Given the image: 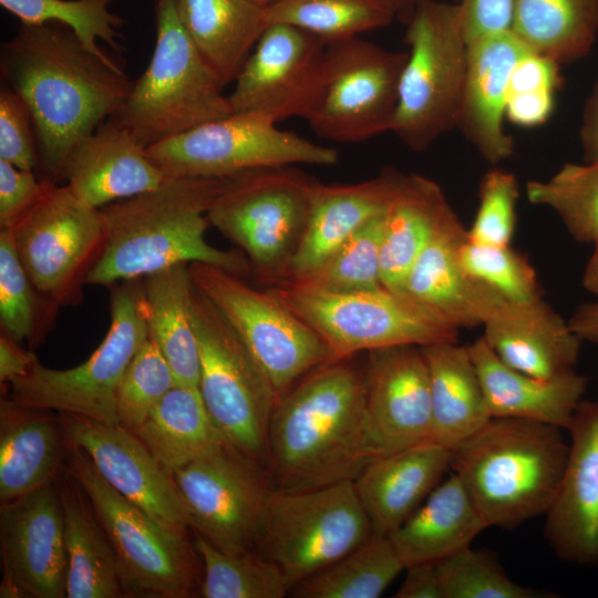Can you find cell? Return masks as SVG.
<instances>
[{"instance_id":"obj_2","label":"cell","mask_w":598,"mask_h":598,"mask_svg":"<svg viewBox=\"0 0 598 598\" xmlns=\"http://www.w3.org/2000/svg\"><path fill=\"white\" fill-rule=\"evenodd\" d=\"M350 359L315 369L278 400L265 468L274 489L295 492L354 481L372 461L363 369Z\"/></svg>"},{"instance_id":"obj_51","label":"cell","mask_w":598,"mask_h":598,"mask_svg":"<svg viewBox=\"0 0 598 598\" xmlns=\"http://www.w3.org/2000/svg\"><path fill=\"white\" fill-rule=\"evenodd\" d=\"M33 171L0 159V228H13L40 200L50 184Z\"/></svg>"},{"instance_id":"obj_1","label":"cell","mask_w":598,"mask_h":598,"mask_svg":"<svg viewBox=\"0 0 598 598\" xmlns=\"http://www.w3.org/2000/svg\"><path fill=\"white\" fill-rule=\"evenodd\" d=\"M0 70L32 115L41 178L55 184L71 151L116 113L134 82L111 56L53 22L21 23L1 43Z\"/></svg>"},{"instance_id":"obj_25","label":"cell","mask_w":598,"mask_h":598,"mask_svg":"<svg viewBox=\"0 0 598 598\" xmlns=\"http://www.w3.org/2000/svg\"><path fill=\"white\" fill-rule=\"evenodd\" d=\"M468 44L467 70L457 126L482 157L496 166L514 155L504 130L508 83L518 60L529 51L512 31Z\"/></svg>"},{"instance_id":"obj_44","label":"cell","mask_w":598,"mask_h":598,"mask_svg":"<svg viewBox=\"0 0 598 598\" xmlns=\"http://www.w3.org/2000/svg\"><path fill=\"white\" fill-rule=\"evenodd\" d=\"M385 212L360 228L317 268L296 280L282 282L326 292L383 288L380 251Z\"/></svg>"},{"instance_id":"obj_21","label":"cell","mask_w":598,"mask_h":598,"mask_svg":"<svg viewBox=\"0 0 598 598\" xmlns=\"http://www.w3.org/2000/svg\"><path fill=\"white\" fill-rule=\"evenodd\" d=\"M363 374L372 460L431 441L430 377L421 347L368 351Z\"/></svg>"},{"instance_id":"obj_22","label":"cell","mask_w":598,"mask_h":598,"mask_svg":"<svg viewBox=\"0 0 598 598\" xmlns=\"http://www.w3.org/2000/svg\"><path fill=\"white\" fill-rule=\"evenodd\" d=\"M567 431L568 457L544 536L560 559L598 567V402L582 400Z\"/></svg>"},{"instance_id":"obj_29","label":"cell","mask_w":598,"mask_h":598,"mask_svg":"<svg viewBox=\"0 0 598 598\" xmlns=\"http://www.w3.org/2000/svg\"><path fill=\"white\" fill-rule=\"evenodd\" d=\"M492 417L533 420L567 430L589 379L576 370L537 378L503 362L480 337L467 344Z\"/></svg>"},{"instance_id":"obj_34","label":"cell","mask_w":598,"mask_h":598,"mask_svg":"<svg viewBox=\"0 0 598 598\" xmlns=\"http://www.w3.org/2000/svg\"><path fill=\"white\" fill-rule=\"evenodd\" d=\"M451 205L434 181L406 174L384 214L380 281L384 289L404 293L408 276Z\"/></svg>"},{"instance_id":"obj_7","label":"cell","mask_w":598,"mask_h":598,"mask_svg":"<svg viewBox=\"0 0 598 598\" xmlns=\"http://www.w3.org/2000/svg\"><path fill=\"white\" fill-rule=\"evenodd\" d=\"M268 290L324 341L333 361L361 351L458 341V329L405 293L326 292L288 282Z\"/></svg>"},{"instance_id":"obj_60","label":"cell","mask_w":598,"mask_h":598,"mask_svg":"<svg viewBox=\"0 0 598 598\" xmlns=\"http://www.w3.org/2000/svg\"><path fill=\"white\" fill-rule=\"evenodd\" d=\"M403 6L404 8L408 6V4H414V2L416 0H399ZM453 2H458L460 0H452Z\"/></svg>"},{"instance_id":"obj_59","label":"cell","mask_w":598,"mask_h":598,"mask_svg":"<svg viewBox=\"0 0 598 598\" xmlns=\"http://www.w3.org/2000/svg\"><path fill=\"white\" fill-rule=\"evenodd\" d=\"M257 1L264 3L265 6H271V4L285 1V0H257Z\"/></svg>"},{"instance_id":"obj_17","label":"cell","mask_w":598,"mask_h":598,"mask_svg":"<svg viewBox=\"0 0 598 598\" xmlns=\"http://www.w3.org/2000/svg\"><path fill=\"white\" fill-rule=\"evenodd\" d=\"M172 474L193 530L229 554L255 550L274 489L265 468L225 443Z\"/></svg>"},{"instance_id":"obj_20","label":"cell","mask_w":598,"mask_h":598,"mask_svg":"<svg viewBox=\"0 0 598 598\" xmlns=\"http://www.w3.org/2000/svg\"><path fill=\"white\" fill-rule=\"evenodd\" d=\"M0 546V597H66L64 516L52 482L1 504Z\"/></svg>"},{"instance_id":"obj_9","label":"cell","mask_w":598,"mask_h":598,"mask_svg":"<svg viewBox=\"0 0 598 598\" xmlns=\"http://www.w3.org/2000/svg\"><path fill=\"white\" fill-rule=\"evenodd\" d=\"M140 280L112 285L107 332L84 362L56 370L37 358L27 374L9 383L10 398L30 408L120 424L118 386L134 354L148 338Z\"/></svg>"},{"instance_id":"obj_28","label":"cell","mask_w":598,"mask_h":598,"mask_svg":"<svg viewBox=\"0 0 598 598\" xmlns=\"http://www.w3.org/2000/svg\"><path fill=\"white\" fill-rule=\"evenodd\" d=\"M452 451L432 441L373 458L353 481L374 534L389 536L443 481Z\"/></svg>"},{"instance_id":"obj_31","label":"cell","mask_w":598,"mask_h":598,"mask_svg":"<svg viewBox=\"0 0 598 598\" xmlns=\"http://www.w3.org/2000/svg\"><path fill=\"white\" fill-rule=\"evenodd\" d=\"M485 528L487 525L467 489L452 472L389 538L408 567L437 563L471 546Z\"/></svg>"},{"instance_id":"obj_42","label":"cell","mask_w":598,"mask_h":598,"mask_svg":"<svg viewBox=\"0 0 598 598\" xmlns=\"http://www.w3.org/2000/svg\"><path fill=\"white\" fill-rule=\"evenodd\" d=\"M526 197L553 210L580 243L598 244V161L565 163L547 179L528 181Z\"/></svg>"},{"instance_id":"obj_30","label":"cell","mask_w":598,"mask_h":598,"mask_svg":"<svg viewBox=\"0 0 598 598\" xmlns=\"http://www.w3.org/2000/svg\"><path fill=\"white\" fill-rule=\"evenodd\" d=\"M11 398L0 401V499L14 501L48 483L66 452L59 415Z\"/></svg>"},{"instance_id":"obj_33","label":"cell","mask_w":598,"mask_h":598,"mask_svg":"<svg viewBox=\"0 0 598 598\" xmlns=\"http://www.w3.org/2000/svg\"><path fill=\"white\" fill-rule=\"evenodd\" d=\"M193 43L225 87L233 83L269 25L257 0H175Z\"/></svg>"},{"instance_id":"obj_36","label":"cell","mask_w":598,"mask_h":598,"mask_svg":"<svg viewBox=\"0 0 598 598\" xmlns=\"http://www.w3.org/2000/svg\"><path fill=\"white\" fill-rule=\"evenodd\" d=\"M133 433L169 472L226 443L198 388L183 384L167 392Z\"/></svg>"},{"instance_id":"obj_4","label":"cell","mask_w":598,"mask_h":598,"mask_svg":"<svg viewBox=\"0 0 598 598\" xmlns=\"http://www.w3.org/2000/svg\"><path fill=\"white\" fill-rule=\"evenodd\" d=\"M568 450L569 443L558 426L492 417L452 450L451 470L464 484L487 527H514L547 513Z\"/></svg>"},{"instance_id":"obj_14","label":"cell","mask_w":598,"mask_h":598,"mask_svg":"<svg viewBox=\"0 0 598 598\" xmlns=\"http://www.w3.org/2000/svg\"><path fill=\"white\" fill-rule=\"evenodd\" d=\"M194 286L228 321L258 363L278 400L315 369L334 362L324 341L268 289L204 264L188 265Z\"/></svg>"},{"instance_id":"obj_18","label":"cell","mask_w":598,"mask_h":598,"mask_svg":"<svg viewBox=\"0 0 598 598\" xmlns=\"http://www.w3.org/2000/svg\"><path fill=\"white\" fill-rule=\"evenodd\" d=\"M327 43L291 24L270 23L228 94L233 113H255L278 123L307 116L321 86Z\"/></svg>"},{"instance_id":"obj_3","label":"cell","mask_w":598,"mask_h":598,"mask_svg":"<svg viewBox=\"0 0 598 598\" xmlns=\"http://www.w3.org/2000/svg\"><path fill=\"white\" fill-rule=\"evenodd\" d=\"M229 178H165L152 190L100 208L106 239L86 285L110 287L192 262L250 275L243 251L216 248L205 238L207 213Z\"/></svg>"},{"instance_id":"obj_56","label":"cell","mask_w":598,"mask_h":598,"mask_svg":"<svg viewBox=\"0 0 598 598\" xmlns=\"http://www.w3.org/2000/svg\"><path fill=\"white\" fill-rule=\"evenodd\" d=\"M579 136L584 161H598V82L585 103Z\"/></svg>"},{"instance_id":"obj_12","label":"cell","mask_w":598,"mask_h":598,"mask_svg":"<svg viewBox=\"0 0 598 598\" xmlns=\"http://www.w3.org/2000/svg\"><path fill=\"white\" fill-rule=\"evenodd\" d=\"M287 166L233 176L210 206L207 218L237 245L251 272L275 282L305 230L318 181Z\"/></svg>"},{"instance_id":"obj_5","label":"cell","mask_w":598,"mask_h":598,"mask_svg":"<svg viewBox=\"0 0 598 598\" xmlns=\"http://www.w3.org/2000/svg\"><path fill=\"white\" fill-rule=\"evenodd\" d=\"M151 61L112 116L146 148L233 113L228 95L177 14L175 0H154Z\"/></svg>"},{"instance_id":"obj_40","label":"cell","mask_w":598,"mask_h":598,"mask_svg":"<svg viewBox=\"0 0 598 598\" xmlns=\"http://www.w3.org/2000/svg\"><path fill=\"white\" fill-rule=\"evenodd\" d=\"M403 9L399 0H285L267 7V20L330 43L386 27Z\"/></svg>"},{"instance_id":"obj_48","label":"cell","mask_w":598,"mask_h":598,"mask_svg":"<svg viewBox=\"0 0 598 598\" xmlns=\"http://www.w3.org/2000/svg\"><path fill=\"white\" fill-rule=\"evenodd\" d=\"M177 384L169 363L147 338L127 365L118 386L116 412L120 424L133 432Z\"/></svg>"},{"instance_id":"obj_55","label":"cell","mask_w":598,"mask_h":598,"mask_svg":"<svg viewBox=\"0 0 598 598\" xmlns=\"http://www.w3.org/2000/svg\"><path fill=\"white\" fill-rule=\"evenodd\" d=\"M37 359L32 351L22 349L20 342L1 331L0 334V382L9 384L23 377Z\"/></svg>"},{"instance_id":"obj_11","label":"cell","mask_w":598,"mask_h":598,"mask_svg":"<svg viewBox=\"0 0 598 598\" xmlns=\"http://www.w3.org/2000/svg\"><path fill=\"white\" fill-rule=\"evenodd\" d=\"M372 535L353 481L295 492L272 489L255 550L282 571L292 589Z\"/></svg>"},{"instance_id":"obj_50","label":"cell","mask_w":598,"mask_h":598,"mask_svg":"<svg viewBox=\"0 0 598 598\" xmlns=\"http://www.w3.org/2000/svg\"><path fill=\"white\" fill-rule=\"evenodd\" d=\"M0 159L21 169L39 167V152L32 115L10 86L0 90Z\"/></svg>"},{"instance_id":"obj_27","label":"cell","mask_w":598,"mask_h":598,"mask_svg":"<svg viewBox=\"0 0 598 598\" xmlns=\"http://www.w3.org/2000/svg\"><path fill=\"white\" fill-rule=\"evenodd\" d=\"M482 327L487 346L518 371L547 379L575 370L582 340L543 298L504 300Z\"/></svg>"},{"instance_id":"obj_57","label":"cell","mask_w":598,"mask_h":598,"mask_svg":"<svg viewBox=\"0 0 598 598\" xmlns=\"http://www.w3.org/2000/svg\"><path fill=\"white\" fill-rule=\"evenodd\" d=\"M568 322L582 341L598 344V300L578 306Z\"/></svg>"},{"instance_id":"obj_24","label":"cell","mask_w":598,"mask_h":598,"mask_svg":"<svg viewBox=\"0 0 598 598\" xmlns=\"http://www.w3.org/2000/svg\"><path fill=\"white\" fill-rule=\"evenodd\" d=\"M405 176L385 168L378 176L357 184L318 182L298 246L274 283L296 280L317 268L360 228L388 209Z\"/></svg>"},{"instance_id":"obj_52","label":"cell","mask_w":598,"mask_h":598,"mask_svg":"<svg viewBox=\"0 0 598 598\" xmlns=\"http://www.w3.org/2000/svg\"><path fill=\"white\" fill-rule=\"evenodd\" d=\"M466 42L511 31L515 0H460Z\"/></svg>"},{"instance_id":"obj_16","label":"cell","mask_w":598,"mask_h":598,"mask_svg":"<svg viewBox=\"0 0 598 598\" xmlns=\"http://www.w3.org/2000/svg\"><path fill=\"white\" fill-rule=\"evenodd\" d=\"M406 58L359 37L327 43L319 96L306 118L312 132L338 143L390 132Z\"/></svg>"},{"instance_id":"obj_53","label":"cell","mask_w":598,"mask_h":598,"mask_svg":"<svg viewBox=\"0 0 598 598\" xmlns=\"http://www.w3.org/2000/svg\"><path fill=\"white\" fill-rule=\"evenodd\" d=\"M556 92L516 93L506 99L505 116L512 123L534 127L546 122L555 104Z\"/></svg>"},{"instance_id":"obj_32","label":"cell","mask_w":598,"mask_h":598,"mask_svg":"<svg viewBox=\"0 0 598 598\" xmlns=\"http://www.w3.org/2000/svg\"><path fill=\"white\" fill-rule=\"evenodd\" d=\"M431 394V441L453 450L491 419L483 386L467 346L443 341L421 347Z\"/></svg>"},{"instance_id":"obj_54","label":"cell","mask_w":598,"mask_h":598,"mask_svg":"<svg viewBox=\"0 0 598 598\" xmlns=\"http://www.w3.org/2000/svg\"><path fill=\"white\" fill-rule=\"evenodd\" d=\"M405 570L396 598H443L436 563L415 564Z\"/></svg>"},{"instance_id":"obj_6","label":"cell","mask_w":598,"mask_h":598,"mask_svg":"<svg viewBox=\"0 0 598 598\" xmlns=\"http://www.w3.org/2000/svg\"><path fill=\"white\" fill-rule=\"evenodd\" d=\"M405 42L410 49L390 132L421 152L457 126L468 54L458 3L416 0Z\"/></svg>"},{"instance_id":"obj_45","label":"cell","mask_w":598,"mask_h":598,"mask_svg":"<svg viewBox=\"0 0 598 598\" xmlns=\"http://www.w3.org/2000/svg\"><path fill=\"white\" fill-rule=\"evenodd\" d=\"M114 0H0V4L24 24L60 23L71 29L83 45L109 58L99 40L120 51L117 39L125 20L110 10Z\"/></svg>"},{"instance_id":"obj_49","label":"cell","mask_w":598,"mask_h":598,"mask_svg":"<svg viewBox=\"0 0 598 598\" xmlns=\"http://www.w3.org/2000/svg\"><path fill=\"white\" fill-rule=\"evenodd\" d=\"M518 197L516 176L497 166L489 168L480 182L478 207L467 229V239L478 244L511 245Z\"/></svg>"},{"instance_id":"obj_46","label":"cell","mask_w":598,"mask_h":598,"mask_svg":"<svg viewBox=\"0 0 598 598\" xmlns=\"http://www.w3.org/2000/svg\"><path fill=\"white\" fill-rule=\"evenodd\" d=\"M443 598H544L548 591L523 586L505 573L495 555L471 546L439 560Z\"/></svg>"},{"instance_id":"obj_8","label":"cell","mask_w":598,"mask_h":598,"mask_svg":"<svg viewBox=\"0 0 598 598\" xmlns=\"http://www.w3.org/2000/svg\"><path fill=\"white\" fill-rule=\"evenodd\" d=\"M192 303L204 404L226 443L266 468L278 396L241 339L195 286Z\"/></svg>"},{"instance_id":"obj_39","label":"cell","mask_w":598,"mask_h":598,"mask_svg":"<svg viewBox=\"0 0 598 598\" xmlns=\"http://www.w3.org/2000/svg\"><path fill=\"white\" fill-rule=\"evenodd\" d=\"M405 570L389 536L374 534L343 557L299 581L296 598H378Z\"/></svg>"},{"instance_id":"obj_19","label":"cell","mask_w":598,"mask_h":598,"mask_svg":"<svg viewBox=\"0 0 598 598\" xmlns=\"http://www.w3.org/2000/svg\"><path fill=\"white\" fill-rule=\"evenodd\" d=\"M59 417L68 444L83 451L116 492L166 530L187 537L190 516L172 472L133 432L70 413Z\"/></svg>"},{"instance_id":"obj_58","label":"cell","mask_w":598,"mask_h":598,"mask_svg":"<svg viewBox=\"0 0 598 598\" xmlns=\"http://www.w3.org/2000/svg\"><path fill=\"white\" fill-rule=\"evenodd\" d=\"M581 282L588 292L598 297V244L594 246L592 254L584 269Z\"/></svg>"},{"instance_id":"obj_37","label":"cell","mask_w":598,"mask_h":598,"mask_svg":"<svg viewBox=\"0 0 598 598\" xmlns=\"http://www.w3.org/2000/svg\"><path fill=\"white\" fill-rule=\"evenodd\" d=\"M511 31L529 51L573 63L596 41L598 0H515Z\"/></svg>"},{"instance_id":"obj_15","label":"cell","mask_w":598,"mask_h":598,"mask_svg":"<svg viewBox=\"0 0 598 598\" xmlns=\"http://www.w3.org/2000/svg\"><path fill=\"white\" fill-rule=\"evenodd\" d=\"M18 257L38 291L61 307L76 306L106 239L101 209L51 183L11 229Z\"/></svg>"},{"instance_id":"obj_10","label":"cell","mask_w":598,"mask_h":598,"mask_svg":"<svg viewBox=\"0 0 598 598\" xmlns=\"http://www.w3.org/2000/svg\"><path fill=\"white\" fill-rule=\"evenodd\" d=\"M69 451L68 473L85 494L112 544L125 596H193L198 576L195 548L188 538L166 530L123 497L83 451L71 445Z\"/></svg>"},{"instance_id":"obj_41","label":"cell","mask_w":598,"mask_h":598,"mask_svg":"<svg viewBox=\"0 0 598 598\" xmlns=\"http://www.w3.org/2000/svg\"><path fill=\"white\" fill-rule=\"evenodd\" d=\"M203 563L199 592L205 598H283L290 585L282 571L256 550L229 554L193 530Z\"/></svg>"},{"instance_id":"obj_43","label":"cell","mask_w":598,"mask_h":598,"mask_svg":"<svg viewBox=\"0 0 598 598\" xmlns=\"http://www.w3.org/2000/svg\"><path fill=\"white\" fill-rule=\"evenodd\" d=\"M59 307L44 298L23 268L11 233L0 230L1 331L31 349L41 344L53 328Z\"/></svg>"},{"instance_id":"obj_47","label":"cell","mask_w":598,"mask_h":598,"mask_svg":"<svg viewBox=\"0 0 598 598\" xmlns=\"http://www.w3.org/2000/svg\"><path fill=\"white\" fill-rule=\"evenodd\" d=\"M457 257L470 276L508 301L526 302L543 298L535 268L511 245L496 246L466 239L460 246Z\"/></svg>"},{"instance_id":"obj_38","label":"cell","mask_w":598,"mask_h":598,"mask_svg":"<svg viewBox=\"0 0 598 598\" xmlns=\"http://www.w3.org/2000/svg\"><path fill=\"white\" fill-rule=\"evenodd\" d=\"M81 491L76 483L75 489L60 493L68 558L66 597H124L112 544Z\"/></svg>"},{"instance_id":"obj_23","label":"cell","mask_w":598,"mask_h":598,"mask_svg":"<svg viewBox=\"0 0 598 598\" xmlns=\"http://www.w3.org/2000/svg\"><path fill=\"white\" fill-rule=\"evenodd\" d=\"M467 229L451 207L413 265L404 293L454 328L483 326L504 300L498 292L470 276L457 257Z\"/></svg>"},{"instance_id":"obj_26","label":"cell","mask_w":598,"mask_h":598,"mask_svg":"<svg viewBox=\"0 0 598 598\" xmlns=\"http://www.w3.org/2000/svg\"><path fill=\"white\" fill-rule=\"evenodd\" d=\"M165 178L146 147L113 117L71 151L62 173L70 190L99 209L152 190Z\"/></svg>"},{"instance_id":"obj_35","label":"cell","mask_w":598,"mask_h":598,"mask_svg":"<svg viewBox=\"0 0 598 598\" xmlns=\"http://www.w3.org/2000/svg\"><path fill=\"white\" fill-rule=\"evenodd\" d=\"M148 338L169 363L178 384L197 386L199 351L193 318L188 265H176L142 278Z\"/></svg>"},{"instance_id":"obj_13","label":"cell","mask_w":598,"mask_h":598,"mask_svg":"<svg viewBox=\"0 0 598 598\" xmlns=\"http://www.w3.org/2000/svg\"><path fill=\"white\" fill-rule=\"evenodd\" d=\"M166 178H227L249 171L338 162L334 148L316 144L255 113H231L146 148Z\"/></svg>"}]
</instances>
